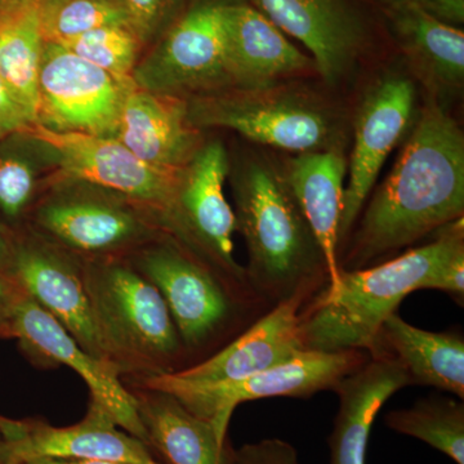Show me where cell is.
Masks as SVG:
<instances>
[{
    "instance_id": "20",
    "label": "cell",
    "mask_w": 464,
    "mask_h": 464,
    "mask_svg": "<svg viewBox=\"0 0 464 464\" xmlns=\"http://www.w3.org/2000/svg\"><path fill=\"white\" fill-rule=\"evenodd\" d=\"M347 161L341 150L332 148L301 152L290 158L284 176L317 241L328 274L331 297L340 288V225L344 199Z\"/></svg>"
},
{
    "instance_id": "8",
    "label": "cell",
    "mask_w": 464,
    "mask_h": 464,
    "mask_svg": "<svg viewBox=\"0 0 464 464\" xmlns=\"http://www.w3.org/2000/svg\"><path fill=\"white\" fill-rule=\"evenodd\" d=\"M228 164L222 142L201 145L182 168L172 206L161 218L160 227L235 282L250 286L246 268L234 256L237 219L225 195Z\"/></svg>"
},
{
    "instance_id": "34",
    "label": "cell",
    "mask_w": 464,
    "mask_h": 464,
    "mask_svg": "<svg viewBox=\"0 0 464 464\" xmlns=\"http://www.w3.org/2000/svg\"><path fill=\"white\" fill-rule=\"evenodd\" d=\"M427 290H440L448 293L463 304L464 299V248L457 250L450 258L441 266L438 274L430 283Z\"/></svg>"
},
{
    "instance_id": "2",
    "label": "cell",
    "mask_w": 464,
    "mask_h": 464,
    "mask_svg": "<svg viewBox=\"0 0 464 464\" xmlns=\"http://www.w3.org/2000/svg\"><path fill=\"white\" fill-rule=\"evenodd\" d=\"M231 186L256 295L271 308L301 290L328 288L322 250L284 176L264 159H246L235 169Z\"/></svg>"
},
{
    "instance_id": "10",
    "label": "cell",
    "mask_w": 464,
    "mask_h": 464,
    "mask_svg": "<svg viewBox=\"0 0 464 464\" xmlns=\"http://www.w3.org/2000/svg\"><path fill=\"white\" fill-rule=\"evenodd\" d=\"M225 2L197 0L188 5L134 69L136 87L179 99L231 84L222 33Z\"/></svg>"
},
{
    "instance_id": "35",
    "label": "cell",
    "mask_w": 464,
    "mask_h": 464,
    "mask_svg": "<svg viewBox=\"0 0 464 464\" xmlns=\"http://www.w3.org/2000/svg\"><path fill=\"white\" fill-rule=\"evenodd\" d=\"M408 2L440 23L459 27L464 23V0H389L387 3Z\"/></svg>"
},
{
    "instance_id": "18",
    "label": "cell",
    "mask_w": 464,
    "mask_h": 464,
    "mask_svg": "<svg viewBox=\"0 0 464 464\" xmlns=\"http://www.w3.org/2000/svg\"><path fill=\"white\" fill-rule=\"evenodd\" d=\"M319 293H295L266 311L215 355L173 375L192 384L231 383L288 362L306 351L302 340L304 311Z\"/></svg>"
},
{
    "instance_id": "3",
    "label": "cell",
    "mask_w": 464,
    "mask_h": 464,
    "mask_svg": "<svg viewBox=\"0 0 464 464\" xmlns=\"http://www.w3.org/2000/svg\"><path fill=\"white\" fill-rule=\"evenodd\" d=\"M431 243L399 257L359 270H341L340 288L320 292L304 311V350L320 353L365 351L373 355L387 317L406 295L429 289L441 266L464 248L463 218L440 228Z\"/></svg>"
},
{
    "instance_id": "28",
    "label": "cell",
    "mask_w": 464,
    "mask_h": 464,
    "mask_svg": "<svg viewBox=\"0 0 464 464\" xmlns=\"http://www.w3.org/2000/svg\"><path fill=\"white\" fill-rule=\"evenodd\" d=\"M389 429L420 440L457 464H464V404L462 400L431 396L413 406L390 411L384 418Z\"/></svg>"
},
{
    "instance_id": "11",
    "label": "cell",
    "mask_w": 464,
    "mask_h": 464,
    "mask_svg": "<svg viewBox=\"0 0 464 464\" xmlns=\"http://www.w3.org/2000/svg\"><path fill=\"white\" fill-rule=\"evenodd\" d=\"M134 82H121L57 43L45 42L39 72V125L114 137ZM36 125V124H35Z\"/></svg>"
},
{
    "instance_id": "5",
    "label": "cell",
    "mask_w": 464,
    "mask_h": 464,
    "mask_svg": "<svg viewBox=\"0 0 464 464\" xmlns=\"http://www.w3.org/2000/svg\"><path fill=\"white\" fill-rule=\"evenodd\" d=\"M94 331L106 362L123 381L188 368L164 298L127 257L82 259Z\"/></svg>"
},
{
    "instance_id": "32",
    "label": "cell",
    "mask_w": 464,
    "mask_h": 464,
    "mask_svg": "<svg viewBox=\"0 0 464 464\" xmlns=\"http://www.w3.org/2000/svg\"><path fill=\"white\" fill-rule=\"evenodd\" d=\"M231 464H301L297 450L282 439H265L232 450Z\"/></svg>"
},
{
    "instance_id": "4",
    "label": "cell",
    "mask_w": 464,
    "mask_h": 464,
    "mask_svg": "<svg viewBox=\"0 0 464 464\" xmlns=\"http://www.w3.org/2000/svg\"><path fill=\"white\" fill-rule=\"evenodd\" d=\"M166 301L190 366L215 355L270 307L172 234L127 256Z\"/></svg>"
},
{
    "instance_id": "40",
    "label": "cell",
    "mask_w": 464,
    "mask_h": 464,
    "mask_svg": "<svg viewBox=\"0 0 464 464\" xmlns=\"http://www.w3.org/2000/svg\"><path fill=\"white\" fill-rule=\"evenodd\" d=\"M382 3L389 2V0H381Z\"/></svg>"
},
{
    "instance_id": "21",
    "label": "cell",
    "mask_w": 464,
    "mask_h": 464,
    "mask_svg": "<svg viewBox=\"0 0 464 464\" xmlns=\"http://www.w3.org/2000/svg\"><path fill=\"white\" fill-rule=\"evenodd\" d=\"M114 139L150 166L166 169H182L201 146L181 99L139 87L125 96Z\"/></svg>"
},
{
    "instance_id": "25",
    "label": "cell",
    "mask_w": 464,
    "mask_h": 464,
    "mask_svg": "<svg viewBox=\"0 0 464 464\" xmlns=\"http://www.w3.org/2000/svg\"><path fill=\"white\" fill-rule=\"evenodd\" d=\"M396 41L430 83L459 87L464 79V33L408 2L383 5Z\"/></svg>"
},
{
    "instance_id": "15",
    "label": "cell",
    "mask_w": 464,
    "mask_h": 464,
    "mask_svg": "<svg viewBox=\"0 0 464 464\" xmlns=\"http://www.w3.org/2000/svg\"><path fill=\"white\" fill-rule=\"evenodd\" d=\"M36 458L160 464L145 442L119 429L106 411L92 402L83 420L69 427L0 415V464H23Z\"/></svg>"
},
{
    "instance_id": "29",
    "label": "cell",
    "mask_w": 464,
    "mask_h": 464,
    "mask_svg": "<svg viewBox=\"0 0 464 464\" xmlns=\"http://www.w3.org/2000/svg\"><path fill=\"white\" fill-rule=\"evenodd\" d=\"M61 45L121 82H133L134 69L145 48L128 26L100 27Z\"/></svg>"
},
{
    "instance_id": "6",
    "label": "cell",
    "mask_w": 464,
    "mask_h": 464,
    "mask_svg": "<svg viewBox=\"0 0 464 464\" xmlns=\"http://www.w3.org/2000/svg\"><path fill=\"white\" fill-rule=\"evenodd\" d=\"M36 199L30 227L81 259L127 257L160 234L145 208L105 188L63 179Z\"/></svg>"
},
{
    "instance_id": "22",
    "label": "cell",
    "mask_w": 464,
    "mask_h": 464,
    "mask_svg": "<svg viewBox=\"0 0 464 464\" xmlns=\"http://www.w3.org/2000/svg\"><path fill=\"white\" fill-rule=\"evenodd\" d=\"M411 386L405 369L390 356H371L333 389L340 398L329 448L331 464H366L369 436L382 406Z\"/></svg>"
},
{
    "instance_id": "24",
    "label": "cell",
    "mask_w": 464,
    "mask_h": 464,
    "mask_svg": "<svg viewBox=\"0 0 464 464\" xmlns=\"http://www.w3.org/2000/svg\"><path fill=\"white\" fill-rule=\"evenodd\" d=\"M395 359L411 384L429 386L464 399V340L457 332H430L406 323L398 313L387 317L372 356Z\"/></svg>"
},
{
    "instance_id": "9",
    "label": "cell",
    "mask_w": 464,
    "mask_h": 464,
    "mask_svg": "<svg viewBox=\"0 0 464 464\" xmlns=\"http://www.w3.org/2000/svg\"><path fill=\"white\" fill-rule=\"evenodd\" d=\"M188 121L197 127L234 130L249 141L308 152L324 149L331 140V116L302 94L266 90L215 94L188 106Z\"/></svg>"
},
{
    "instance_id": "14",
    "label": "cell",
    "mask_w": 464,
    "mask_h": 464,
    "mask_svg": "<svg viewBox=\"0 0 464 464\" xmlns=\"http://www.w3.org/2000/svg\"><path fill=\"white\" fill-rule=\"evenodd\" d=\"M14 230L11 273L26 295L51 314L79 346L106 362L92 320L82 259L30 226Z\"/></svg>"
},
{
    "instance_id": "37",
    "label": "cell",
    "mask_w": 464,
    "mask_h": 464,
    "mask_svg": "<svg viewBox=\"0 0 464 464\" xmlns=\"http://www.w3.org/2000/svg\"><path fill=\"white\" fill-rule=\"evenodd\" d=\"M14 252V230L0 217V273L12 274Z\"/></svg>"
},
{
    "instance_id": "33",
    "label": "cell",
    "mask_w": 464,
    "mask_h": 464,
    "mask_svg": "<svg viewBox=\"0 0 464 464\" xmlns=\"http://www.w3.org/2000/svg\"><path fill=\"white\" fill-rule=\"evenodd\" d=\"M26 295L14 274L0 273V341L12 340L14 313Z\"/></svg>"
},
{
    "instance_id": "19",
    "label": "cell",
    "mask_w": 464,
    "mask_h": 464,
    "mask_svg": "<svg viewBox=\"0 0 464 464\" xmlns=\"http://www.w3.org/2000/svg\"><path fill=\"white\" fill-rule=\"evenodd\" d=\"M222 33L228 76L240 90L271 88L279 79L304 72L313 63V58L302 53L250 3L226 0Z\"/></svg>"
},
{
    "instance_id": "12",
    "label": "cell",
    "mask_w": 464,
    "mask_h": 464,
    "mask_svg": "<svg viewBox=\"0 0 464 464\" xmlns=\"http://www.w3.org/2000/svg\"><path fill=\"white\" fill-rule=\"evenodd\" d=\"M29 130L53 150L63 179L121 195L151 212L160 226L172 206L182 169L150 166L114 137L56 132L39 124Z\"/></svg>"
},
{
    "instance_id": "39",
    "label": "cell",
    "mask_w": 464,
    "mask_h": 464,
    "mask_svg": "<svg viewBox=\"0 0 464 464\" xmlns=\"http://www.w3.org/2000/svg\"><path fill=\"white\" fill-rule=\"evenodd\" d=\"M23 464H133L108 459H56V458H36Z\"/></svg>"
},
{
    "instance_id": "27",
    "label": "cell",
    "mask_w": 464,
    "mask_h": 464,
    "mask_svg": "<svg viewBox=\"0 0 464 464\" xmlns=\"http://www.w3.org/2000/svg\"><path fill=\"white\" fill-rule=\"evenodd\" d=\"M51 167L57 168L53 150L29 127L0 139V217L9 227L27 219Z\"/></svg>"
},
{
    "instance_id": "30",
    "label": "cell",
    "mask_w": 464,
    "mask_h": 464,
    "mask_svg": "<svg viewBox=\"0 0 464 464\" xmlns=\"http://www.w3.org/2000/svg\"><path fill=\"white\" fill-rule=\"evenodd\" d=\"M106 26H130L123 0H61L42 14L45 42L63 44Z\"/></svg>"
},
{
    "instance_id": "31",
    "label": "cell",
    "mask_w": 464,
    "mask_h": 464,
    "mask_svg": "<svg viewBox=\"0 0 464 464\" xmlns=\"http://www.w3.org/2000/svg\"><path fill=\"white\" fill-rule=\"evenodd\" d=\"M130 26L143 47L154 45L188 7V0H123Z\"/></svg>"
},
{
    "instance_id": "38",
    "label": "cell",
    "mask_w": 464,
    "mask_h": 464,
    "mask_svg": "<svg viewBox=\"0 0 464 464\" xmlns=\"http://www.w3.org/2000/svg\"><path fill=\"white\" fill-rule=\"evenodd\" d=\"M58 2L61 0H0V16L14 14V12L30 11V9L44 14Z\"/></svg>"
},
{
    "instance_id": "23",
    "label": "cell",
    "mask_w": 464,
    "mask_h": 464,
    "mask_svg": "<svg viewBox=\"0 0 464 464\" xmlns=\"http://www.w3.org/2000/svg\"><path fill=\"white\" fill-rule=\"evenodd\" d=\"M125 383V382H124ZM136 401L148 445L170 464H231L232 450L212 424L192 414L172 393L125 383Z\"/></svg>"
},
{
    "instance_id": "16",
    "label": "cell",
    "mask_w": 464,
    "mask_h": 464,
    "mask_svg": "<svg viewBox=\"0 0 464 464\" xmlns=\"http://www.w3.org/2000/svg\"><path fill=\"white\" fill-rule=\"evenodd\" d=\"M415 88L405 76H383L368 92L355 124V143L344 188L340 253L373 190L384 161L404 136L413 116Z\"/></svg>"
},
{
    "instance_id": "13",
    "label": "cell",
    "mask_w": 464,
    "mask_h": 464,
    "mask_svg": "<svg viewBox=\"0 0 464 464\" xmlns=\"http://www.w3.org/2000/svg\"><path fill=\"white\" fill-rule=\"evenodd\" d=\"M12 340H16L27 359L41 368L65 365L74 371L90 390V402L106 411L119 429L148 445L136 401L114 366L79 346L69 332L29 295L18 304L14 313Z\"/></svg>"
},
{
    "instance_id": "7",
    "label": "cell",
    "mask_w": 464,
    "mask_h": 464,
    "mask_svg": "<svg viewBox=\"0 0 464 464\" xmlns=\"http://www.w3.org/2000/svg\"><path fill=\"white\" fill-rule=\"evenodd\" d=\"M369 357L365 351H304L288 362L231 383L192 384L173 374L125 382L172 393L192 414L212 424L226 441L232 414L240 404L268 398L308 399L333 391Z\"/></svg>"
},
{
    "instance_id": "1",
    "label": "cell",
    "mask_w": 464,
    "mask_h": 464,
    "mask_svg": "<svg viewBox=\"0 0 464 464\" xmlns=\"http://www.w3.org/2000/svg\"><path fill=\"white\" fill-rule=\"evenodd\" d=\"M463 215V132L438 103L430 102L365 208L341 270L365 268Z\"/></svg>"
},
{
    "instance_id": "36",
    "label": "cell",
    "mask_w": 464,
    "mask_h": 464,
    "mask_svg": "<svg viewBox=\"0 0 464 464\" xmlns=\"http://www.w3.org/2000/svg\"><path fill=\"white\" fill-rule=\"evenodd\" d=\"M30 127L23 111L16 105L0 78V139Z\"/></svg>"
},
{
    "instance_id": "17",
    "label": "cell",
    "mask_w": 464,
    "mask_h": 464,
    "mask_svg": "<svg viewBox=\"0 0 464 464\" xmlns=\"http://www.w3.org/2000/svg\"><path fill=\"white\" fill-rule=\"evenodd\" d=\"M283 33L301 42L331 85L355 66L372 38V26L356 0H249Z\"/></svg>"
},
{
    "instance_id": "26",
    "label": "cell",
    "mask_w": 464,
    "mask_h": 464,
    "mask_svg": "<svg viewBox=\"0 0 464 464\" xmlns=\"http://www.w3.org/2000/svg\"><path fill=\"white\" fill-rule=\"evenodd\" d=\"M44 36L42 12L0 16V78L29 125L39 123V72Z\"/></svg>"
}]
</instances>
